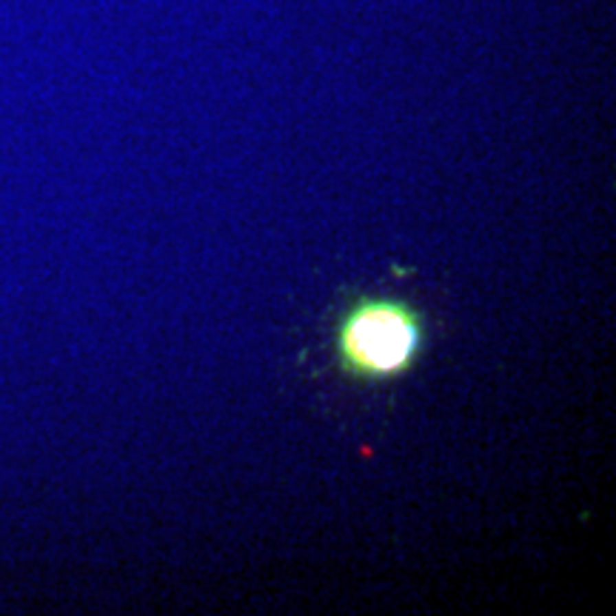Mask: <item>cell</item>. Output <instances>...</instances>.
Returning a JSON list of instances; mask_svg holds the SVG:
<instances>
[{"label": "cell", "instance_id": "obj_1", "mask_svg": "<svg viewBox=\"0 0 616 616\" xmlns=\"http://www.w3.org/2000/svg\"><path fill=\"white\" fill-rule=\"evenodd\" d=\"M426 340V314L417 305L360 294L334 320V365L354 382H391L414 368Z\"/></svg>", "mask_w": 616, "mask_h": 616}]
</instances>
